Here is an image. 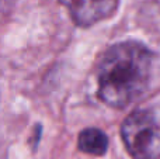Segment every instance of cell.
Instances as JSON below:
<instances>
[{"mask_svg":"<svg viewBox=\"0 0 160 159\" xmlns=\"http://www.w3.org/2000/svg\"><path fill=\"white\" fill-rule=\"evenodd\" d=\"M121 137L133 159H160V123L149 111L131 113L122 123Z\"/></svg>","mask_w":160,"mask_h":159,"instance_id":"obj_2","label":"cell"},{"mask_svg":"<svg viewBox=\"0 0 160 159\" xmlns=\"http://www.w3.org/2000/svg\"><path fill=\"white\" fill-rule=\"evenodd\" d=\"M78 145L80 151L84 152V154L101 156L107 152L108 138L98 128H87L80 132Z\"/></svg>","mask_w":160,"mask_h":159,"instance_id":"obj_4","label":"cell"},{"mask_svg":"<svg viewBox=\"0 0 160 159\" xmlns=\"http://www.w3.org/2000/svg\"><path fill=\"white\" fill-rule=\"evenodd\" d=\"M152 72V52L135 41L112 45L97 68L98 97L102 103L124 109L143 95Z\"/></svg>","mask_w":160,"mask_h":159,"instance_id":"obj_1","label":"cell"},{"mask_svg":"<svg viewBox=\"0 0 160 159\" xmlns=\"http://www.w3.org/2000/svg\"><path fill=\"white\" fill-rule=\"evenodd\" d=\"M78 25L88 27L111 17L119 0H59Z\"/></svg>","mask_w":160,"mask_h":159,"instance_id":"obj_3","label":"cell"}]
</instances>
